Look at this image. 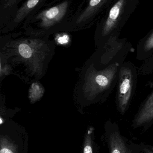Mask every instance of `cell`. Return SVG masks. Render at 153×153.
Instances as JSON below:
<instances>
[{"label": "cell", "mask_w": 153, "mask_h": 153, "mask_svg": "<svg viewBox=\"0 0 153 153\" xmlns=\"http://www.w3.org/2000/svg\"><path fill=\"white\" fill-rule=\"evenodd\" d=\"M140 0H114L98 21L95 36L100 46L119 38L121 30L136 10Z\"/></svg>", "instance_id": "6da1fadb"}, {"label": "cell", "mask_w": 153, "mask_h": 153, "mask_svg": "<svg viewBox=\"0 0 153 153\" xmlns=\"http://www.w3.org/2000/svg\"><path fill=\"white\" fill-rule=\"evenodd\" d=\"M138 70L131 62L121 65L119 73L116 94V106L121 115L125 114L132 102L136 89Z\"/></svg>", "instance_id": "277c9868"}, {"label": "cell", "mask_w": 153, "mask_h": 153, "mask_svg": "<svg viewBox=\"0 0 153 153\" xmlns=\"http://www.w3.org/2000/svg\"><path fill=\"white\" fill-rule=\"evenodd\" d=\"M72 0H64L47 7L26 19L23 26L29 31L43 32L67 25L72 17Z\"/></svg>", "instance_id": "7a4b0ae2"}, {"label": "cell", "mask_w": 153, "mask_h": 153, "mask_svg": "<svg viewBox=\"0 0 153 153\" xmlns=\"http://www.w3.org/2000/svg\"><path fill=\"white\" fill-rule=\"evenodd\" d=\"M134 48L126 38L110 39L101 46L98 55V70H102L112 65H122L129 54L134 53Z\"/></svg>", "instance_id": "5b68a950"}, {"label": "cell", "mask_w": 153, "mask_h": 153, "mask_svg": "<svg viewBox=\"0 0 153 153\" xmlns=\"http://www.w3.org/2000/svg\"><path fill=\"white\" fill-rule=\"evenodd\" d=\"M58 0H26L11 17L8 24L14 27L41 10L44 7L52 5Z\"/></svg>", "instance_id": "52a82bcc"}, {"label": "cell", "mask_w": 153, "mask_h": 153, "mask_svg": "<svg viewBox=\"0 0 153 153\" xmlns=\"http://www.w3.org/2000/svg\"><path fill=\"white\" fill-rule=\"evenodd\" d=\"M121 65L116 63L98 70L93 65L89 70L86 84L90 100L101 102L107 100L117 85Z\"/></svg>", "instance_id": "3957f363"}, {"label": "cell", "mask_w": 153, "mask_h": 153, "mask_svg": "<svg viewBox=\"0 0 153 153\" xmlns=\"http://www.w3.org/2000/svg\"><path fill=\"white\" fill-rule=\"evenodd\" d=\"M0 153H13V152L12 151L11 149L7 147H1V151H0Z\"/></svg>", "instance_id": "2e32d148"}, {"label": "cell", "mask_w": 153, "mask_h": 153, "mask_svg": "<svg viewBox=\"0 0 153 153\" xmlns=\"http://www.w3.org/2000/svg\"><path fill=\"white\" fill-rule=\"evenodd\" d=\"M20 0H5L2 8L6 11H9L12 9H15L19 4Z\"/></svg>", "instance_id": "7c38bea8"}, {"label": "cell", "mask_w": 153, "mask_h": 153, "mask_svg": "<svg viewBox=\"0 0 153 153\" xmlns=\"http://www.w3.org/2000/svg\"><path fill=\"white\" fill-rule=\"evenodd\" d=\"M152 89L150 93L143 101L133 121V126L139 127L153 122V80L148 83Z\"/></svg>", "instance_id": "ba28073f"}, {"label": "cell", "mask_w": 153, "mask_h": 153, "mask_svg": "<svg viewBox=\"0 0 153 153\" xmlns=\"http://www.w3.org/2000/svg\"><path fill=\"white\" fill-rule=\"evenodd\" d=\"M19 51L20 55L26 59L30 58L33 53L30 46L24 42H22L19 45Z\"/></svg>", "instance_id": "8fae6325"}, {"label": "cell", "mask_w": 153, "mask_h": 153, "mask_svg": "<svg viewBox=\"0 0 153 153\" xmlns=\"http://www.w3.org/2000/svg\"><path fill=\"white\" fill-rule=\"evenodd\" d=\"M109 145L110 153H131L118 132L111 133L109 138Z\"/></svg>", "instance_id": "30bf717a"}, {"label": "cell", "mask_w": 153, "mask_h": 153, "mask_svg": "<svg viewBox=\"0 0 153 153\" xmlns=\"http://www.w3.org/2000/svg\"><path fill=\"white\" fill-rule=\"evenodd\" d=\"M84 153H93L90 137H89L86 140L85 146L84 149Z\"/></svg>", "instance_id": "5bb4252c"}, {"label": "cell", "mask_w": 153, "mask_h": 153, "mask_svg": "<svg viewBox=\"0 0 153 153\" xmlns=\"http://www.w3.org/2000/svg\"><path fill=\"white\" fill-rule=\"evenodd\" d=\"M68 40H69L68 36L67 35H63L62 36L58 37V39H57V42L59 44L63 45V44H65L67 43Z\"/></svg>", "instance_id": "9a60e30c"}, {"label": "cell", "mask_w": 153, "mask_h": 153, "mask_svg": "<svg viewBox=\"0 0 153 153\" xmlns=\"http://www.w3.org/2000/svg\"><path fill=\"white\" fill-rule=\"evenodd\" d=\"M41 90L39 85L37 84H33L31 88V96L32 99L37 100L40 97L41 94Z\"/></svg>", "instance_id": "4fadbf2b"}, {"label": "cell", "mask_w": 153, "mask_h": 153, "mask_svg": "<svg viewBox=\"0 0 153 153\" xmlns=\"http://www.w3.org/2000/svg\"><path fill=\"white\" fill-rule=\"evenodd\" d=\"M153 54V28L143 38L137 46L136 58L140 61H145Z\"/></svg>", "instance_id": "9c48e42d"}, {"label": "cell", "mask_w": 153, "mask_h": 153, "mask_svg": "<svg viewBox=\"0 0 153 153\" xmlns=\"http://www.w3.org/2000/svg\"><path fill=\"white\" fill-rule=\"evenodd\" d=\"M144 151L146 153H153V152L149 149H145Z\"/></svg>", "instance_id": "e0dca14e"}, {"label": "cell", "mask_w": 153, "mask_h": 153, "mask_svg": "<svg viewBox=\"0 0 153 153\" xmlns=\"http://www.w3.org/2000/svg\"><path fill=\"white\" fill-rule=\"evenodd\" d=\"M114 0H87L83 9L78 8L72 16L68 26L72 28L90 27L98 21Z\"/></svg>", "instance_id": "8992f818"}]
</instances>
